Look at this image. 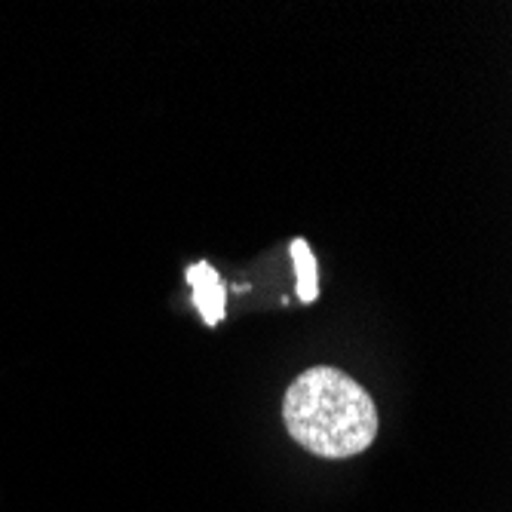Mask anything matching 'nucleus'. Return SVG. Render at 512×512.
I'll return each mask as SVG.
<instances>
[{
    "label": "nucleus",
    "mask_w": 512,
    "mask_h": 512,
    "mask_svg": "<svg viewBox=\"0 0 512 512\" xmlns=\"http://www.w3.org/2000/svg\"><path fill=\"white\" fill-rule=\"evenodd\" d=\"M289 436L310 454L347 460L378 439V405L347 371L316 365L298 375L283 396Z\"/></svg>",
    "instance_id": "1"
},
{
    "label": "nucleus",
    "mask_w": 512,
    "mask_h": 512,
    "mask_svg": "<svg viewBox=\"0 0 512 512\" xmlns=\"http://www.w3.org/2000/svg\"><path fill=\"white\" fill-rule=\"evenodd\" d=\"M188 283L194 289V304L200 310V316L209 325H218L224 319V286H221V276L212 270V264L197 261L188 267Z\"/></svg>",
    "instance_id": "2"
},
{
    "label": "nucleus",
    "mask_w": 512,
    "mask_h": 512,
    "mask_svg": "<svg viewBox=\"0 0 512 512\" xmlns=\"http://www.w3.org/2000/svg\"><path fill=\"white\" fill-rule=\"evenodd\" d=\"M292 264H295V283H298V298L304 304H313L319 295V279H316V258L307 246V240H292Z\"/></svg>",
    "instance_id": "3"
}]
</instances>
